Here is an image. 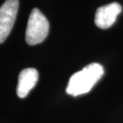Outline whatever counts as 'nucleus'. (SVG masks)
Wrapping results in <instances>:
<instances>
[{
	"mask_svg": "<svg viewBox=\"0 0 123 123\" xmlns=\"http://www.w3.org/2000/svg\"><path fill=\"white\" fill-rule=\"evenodd\" d=\"M49 23L39 9L31 11L26 30V41L28 45H37L43 42L48 37Z\"/></svg>",
	"mask_w": 123,
	"mask_h": 123,
	"instance_id": "obj_2",
	"label": "nucleus"
},
{
	"mask_svg": "<svg viewBox=\"0 0 123 123\" xmlns=\"http://www.w3.org/2000/svg\"><path fill=\"white\" fill-rule=\"evenodd\" d=\"M18 0H6L0 7V44L9 36L18 15Z\"/></svg>",
	"mask_w": 123,
	"mask_h": 123,
	"instance_id": "obj_3",
	"label": "nucleus"
},
{
	"mask_svg": "<svg viewBox=\"0 0 123 123\" xmlns=\"http://www.w3.org/2000/svg\"><path fill=\"white\" fill-rule=\"evenodd\" d=\"M103 74L104 68L100 64H89L71 76L67 87V93L76 97L89 92Z\"/></svg>",
	"mask_w": 123,
	"mask_h": 123,
	"instance_id": "obj_1",
	"label": "nucleus"
},
{
	"mask_svg": "<svg viewBox=\"0 0 123 123\" xmlns=\"http://www.w3.org/2000/svg\"><path fill=\"white\" fill-rule=\"evenodd\" d=\"M121 10H122L121 6L117 2L110 3L98 7L95 15L96 26L102 29H107L110 27L115 23L117 17L121 12Z\"/></svg>",
	"mask_w": 123,
	"mask_h": 123,
	"instance_id": "obj_4",
	"label": "nucleus"
},
{
	"mask_svg": "<svg viewBox=\"0 0 123 123\" xmlns=\"http://www.w3.org/2000/svg\"><path fill=\"white\" fill-rule=\"evenodd\" d=\"M38 81V72L35 68H25L18 77L17 94L19 98H26L32 88Z\"/></svg>",
	"mask_w": 123,
	"mask_h": 123,
	"instance_id": "obj_5",
	"label": "nucleus"
}]
</instances>
